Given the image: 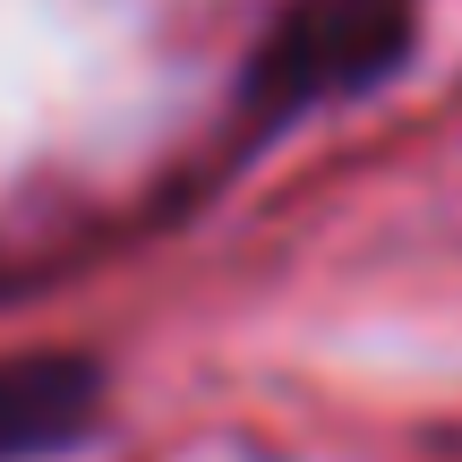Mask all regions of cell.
<instances>
[{
  "label": "cell",
  "instance_id": "obj_1",
  "mask_svg": "<svg viewBox=\"0 0 462 462\" xmlns=\"http://www.w3.org/2000/svg\"><path fill=\"white\" fill-rule=\"evenodd\" d=\"M402 26H411V0H317V9H300L291 43L265 60V86L282 78L291 95H309V86H360L402 51Z\"/></svg>",
  "mask_w": 462,
  "mask_h": 462
},
{
  "label": "cell",
  "instance_id": "obj_2",
  "mask_svg": "<svg viewBox=\"0 0 462 462\" xmlns=\"http://www.w3.org/2000/svg\"><path fill=\"white\" fill-rule=\"evenodd\" d=\"M95 402H103V377L78 351H17V360H0V462L60 454L69 437H86Z\"/></svg>",
  "mask_w": 462,
  "mask_h": 462
}]
</instances>
